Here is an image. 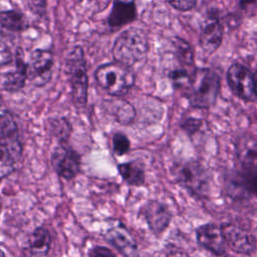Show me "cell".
Listing matches in <instances>:
<instances>
[{
  "mask_svg": "<svg viewBox=\"0 0 257 257\" xmlns=\"http://www.w3.org/2000/svg\"><path fill=\"white\" fill-rule=\"evenodd\" d=\"M172 7L181 10L189 11L193 9L197 3V0H166Z\"/></svg>",
  "mask_w": 257,
  "mask_h": 257,
  "instance_id": "cell-31",
  "label": "cell"
},
{
  "mask_svg": "<svg viewBox=\"0 0 257 257\" xmlns=\"http://www.w3.org/2000/svg\"><path fill=\"white\" fill-rule=\"evenodd\" d=\"M30 11L36 15H43L46 10V0H26Z\"/></svg>",
  "mask_w": 257,
  "mask_h": 257,
  "instance_id": "cell-32",
  "label": "cell"
},
{
  "mask_svg": "<svg viewBox=\"0 0 257 257\" xmlns=\"http://www.w3.org/2000/svg\"><path fill=\"white\" fill-rule=\"evenodd\" d=\"M51 165L60 177L70 180L79 172L80 158L68 145L60 143L53 150L51 155Z\"/></svg>",
  "mask_w": 257,
  "mask_h": 257,
  "instance_id": "cell-7",
  "label": "cell"
},
{
  "mask_svg": "<svg viewBox=\"0 0 257 257\" xmlns=\"http://www.w3.org/2000/svg\"><path fill=\"white\" fill-rule=\"evenodd\" d=\"M18 162L11 150L0 143V179L8 177L15 168V163Z\"/></svg>",
  "mask_w": 257,
  "mask_h": 257,
  "instance_id": "cell-23",
  "label": "cell"
},
{
  "mask_svg": "<svg viewBox=\"0 0 257 257\" xmlns=\"http://www.w3.org/2000/svg\"><path fill=\"white\" fill-rule=\"evenodd\" d=\"M52 134L57 138L60 139V143H65L69 138L71 126L69 122L64 118L53 119L50 121Z\"/></svg>",
  "mask_w": 257,
  "mask_h": 257,
  "instance_id": "cell-25",
  "label": "cell"
},
{
  "mask_svg": "<svg viewBox=\"0 0 257 257\" xmlns=\"http://www.w3.org/2000/svg\"><path fill=\"white\" fill-rule=\"evenodd\" d=\"M0 22L6 29L14 31H20L26 26L24 15L15 10L0 12Z\"/></svg>",
  "mask_w": 257,
  "mask_h": 257,
  "instance_id": "cell-22",
  "label": "cell"
},
{
  "mask_svg": "<svg viewBox=\"0 0 257 257\" xmlns=\"http://www.w3.org/2000/svg\"><path fill=\"white\" fill-rule=\"evenodd\" d=\"M53 54L50 50L36 49L30 55L27 63L28 79L36 85L42 86L47 83L52 74Z\"/></svg>",
  "mask_w": 257,
  "mask_h": 257,
  "instance_id": "cell-8",
  "label": "cell"
},
{
  "mask_svg": "<svg viewBox=\"0 0 257 257\" xmlns=\"http://www.w3.org/2000/svg\"><path fill=\"white\" fill-rule=\"evenodd\" d=\"M5 254H4V252H2L1 250H0V256H4Z\"/></svg>",
  "mask_w": 257,
  "mask_h": 257,
  "instance_id": "cell-36",
  "label": "cell"
},
{
  "mask_svg": "<svg viewBox=\"0 0 257 257\" xmlns=\"http://www.w3.org/2000/svg\"><path fill=\"white\" fill-rule=\"evenodd\" d=\"M104 237L121 254L126 256L137 254V244L131 233L122 224L115 223L108 227L104 233Z\"/></svg>",
  "mask_w": 257,
  "mask_h": 257,
  "instance_id": "cell-13",
  "label": "cell"
},
{
  "mask_svg": "<svg viewBox=\"0 0 257 257\" xmlns=\"http://www.w3.org/2000/svg\"><path fill=\"white\" fill-rule=\"evenodd\" d=\"M201 125H202L201 119L195 118V117H187L186 119L183 120L181 127L188 136H193L200 130Z\"/></svg>",
  "mask_w": 257,
  "mask_h": 257,
  "instance_id": "cell-30",
  "label": "cell"
},
{
  "mask_svg": "<svg viewBox=\"0 0 257 257\" xmlns=\"http://www.w3.org/2000/svg\"><path fill=\"white\" fill-rule=\"evenodd\" d=\"M136 17L137 8L134 1L124 2L121 0H114L107 17V23L110 27L118 28L133 22Z\"/></svg>",
  "mask_w": 257,
  "mask_h": 257,
  "instance_id": "cell-15",
  "label": "cell"
},
{
  "mask_svg": "<svg viewBox=\"0 0 257 257\" xmlns=\"http://www.w3.org/2000/svg\"><path fill=\"white\" fill-rule=\"evenodd\" d=\"M94 76L97 83L114 96L125 94L135 82L130 67L117 61L99 66L95 70Z\"/></svg>",
  "mask_w": 257,
  "mask_h": 257,
  "instance_id": "cell-4",
  "label": "cell"
},
{
  "mask_svg": "<svg viewBox=\"0 0 257 257\" xmlns=\"http://www.w3.org/2000/svg\"><path fill=\"white\" fill-rule=\"evenodd\" d=\"M224 28L219 18L210 14L202 25L199 36V44L204 52L208 54L214 53L221 45L223 40Z\"/></svg>",
  "mask_w": 257,
  "mask_h": 257,
  "instance_id": "cell-12",
  "label": "cell"
},
{
  "mask_svg": "<svg viewBox=\"0 0 257 257\" xmlns=\"http://www.w3.org/2000/svg\"><path fill=\"white\" fill-rule=\"evenodd\" d=\"M4 29L6 28L0 22V68L12 61V51Z\"/></svg>",
  "mask_w": 257,
  "mask_h": 257,
  "instance_id": "cell-26",
  "label": "cell"
},
{
  "mask_svg": "<svg viewBox=\"0 0 257 257\" xmlns=\"http://www.w3.org/2000/svg\"><path fill=\"white\" fill-rule=\"evenodd\" d=\"M118 172L121 178L133 186H141L145 182V173L142 166L136 162L123 163L118 166Z\"/></svg>",
  "mask_w": 257,
  "mask_h": 257,
  "instance_id": "cell-20",
  "label": "cell"
},
{
  "mask_svg": "<svg viewBox=\"0 0 257 257\" xmlns=\"http://www.w3.org/2000/svg\"><path fill=\"white\" fill-rule=\"evenodd\" d=\"M173 45L175 48V52L178 60L182 65L192 67L194 65V49L185 39L181 37H175L173 40Z\"/></svg>",
  "mask_w": 257,
  "mask_h": 257,
  "instance_id": "cell-21",
  "label": "cell"
},
{
  "mask_svg": "<svg viewBox=\"0 0 257 257\" xmlns=\"http://www.w3.org/2000/svg\"><path fill=\"white\" fill-rule=\"evenodd\" d=\"M110 1L111 0H80V4L89 12L96 14L105 10Z\"/></svg>",
  "mask_w": 257,
  "mask_h": 257,
  "instance_id": "cell-29",
  "label": "cell"
},
{
  "mask_svg": "<svg viewBox=\"0 0 257 257\" xmlns=\"http://www.w3.org/2000/svg\"><path fill=\"white\" fill-rule=\"evenodd\" d=\"M130 141L127 139V137L121 133H117L113 136L112 139V147H113V151L116 155L118 156H122L124 154H126L130 150Z\"/></svg>",
  "mask_w": 257,
  "mask_h": 257,
  "instance_id": "cell-28",
  "label": "cell"
},
{
  "mask_svg": "<svg viewBox=\"0 0 257 257\" xmlns=\"http://www.w3.org/2000/svg\"><path fill=\"white\" fill-rule=\"evenodd\" d=\"M140 213L151 231L156 235H161L169 227L172 220V213L169 208L159 201H149L142 207Z\"/></svg>",
  "mask_w": 257,
  "mask_h": 257,
  "instance_id": "cell-11",
  "label": "cell"
},
{
  "mask_svg": "<svg viewBox=\"0 0 257 257\" xmlns=\"http://www.w3.org/2000/svg\"><path fill=\"white\" fill-rule=\"evenodd\" d=\"M15 68L5 76L3 86L8 91H16L23 87L26 79L28 78V67L27 63L24 61L23 52L21 49L16 51V61Z\"/></svg>",
  "mask_w": 257,
  "mask_h": 257,
  "instance_id": "cell-17",
  "label": "cell"
},
{
  "mask_svg": "<svg viewBox=\"0 0 257 257\" xmlns=\"http://www.w3.org/2000/svg\"><path fill=\"white\" fill-rule=\"evenodd\" d=\"M227 247L238 254L251 255L257 249L255 237L247 230L232 224L222 226Z\"/></svg>",
  "mask_w": 257,
  "mask_h": 257,
  "instance_id": "cell-9",
  "label": "cell"
},
{
  "mask_svg": "<svg viewBox=\"0 0 257 257\" xmlns=\"http://www.w3.org/2000/svg\"><path fill=\"white\" fill-rule=\"evenodd\" d=\"M197 242L200 246L214 255H224L227 244L222 226L214 223H207L200 226L196 231Z\"/></svg>",
  "mask_w": 257,
  "mask_h": 257,
  "instance_id": "cell-10",
  "label": "cell"
},
{
  "mask_svg": "<svg viewBox=\"0 0 257 257\" xmlns=\"http://www.w3.org/2000/svg\"><path fill=\"white\" fill-rule=\"evenodd\" d=\"M91 256H113V253L105 247H94L90 252Z\"/></svg>",
  "mask_w": 257,
  "mask_h": 257,
  "instance_id": "cell-33",
  "label": "cell"
},
{
  "mask_svg": "<svg viewBox=\"0 0 257 257\" xmlns=\"http://www.w3.org/2000/svg\"><path fill=\"white\" fill-rule=\"evenodd\" d=\"M149 51V40L146 32L137 27L122 31L114 41L112 54L115 61L132 67L142 61Z\"/></svg>",
  "mask_w": 257,
  "mask_h": 257,
  "instance_id": "cell-2",
  "label": "cell"
},
{
  "mask_svg": "<svg viewBox=\"0 0 257 257\" xmlns=\"http://www.w3.org/2000/svg\"><path fill=\"white\" fill-rule=\"evenodd\" d=\"M193 69V68H192ZM192 69H186V68H180V69H175L173 71L170 72V78L172 80V82L174 83V85L177 88H182L185 89V87L187 86L189 79H190V75L192 72Z\"/></svg>",
  "mask_w": 257,
  "mask_h": 257,
  "instance_id": "cell-27",
  "label": "cell"
},
{
  "mask_svg": "<svg viewBox=\"0 0 257 257\" xmlns=\"http://www.w3.org/2000/svg\"><path fill=\"white\" fill-rule=\"evenodd\" d=\"M234 183L242 192L257 198V163H240Z\"/></svg>",
  "mask_w": 257,
  "mask_h": 257,
  "instance_id": "cell-16",
  "label": "cell"
},
{
  "mask_svg": "<svg viewBox=\"0 0 257 257\" xmlns=\"http://www.w3.org/2000/svg\"><path fill=\"white\" fill-rule=\"evenodd\" d=\"M116 105H113L114 107V116L118 122L121 123H130L135 118V109L134 107L126 101H117Z\"/></svg>",
  "mask_w": 257,
  "mask_h": 257,
  "instance_id": "cell-24",
  "label": "cell"
},
{
  "mask_svg": "<svg viewBox=\"0 0 257 257\" xmlns=\"http://www.w3.org/2000/svg\"><path fill=\"white\" fill-rule=\"evenodd\" d=\"M227 83L232 92L246 101H253L257 97V84L250 69L240 63H233L226 73Z\"/></svg>",
  "mask_w": 257,
  "mask_h": 257,
  "instance_id": "cell-6",
  "label": "cell"
},
{
  "mask_svg": "<svg viewBox=\"0 0 257 257\" xmlns=\"http://www.w3.org/2000/svg\"><path fill=\"white\" fill-rule=\"evenodd\" d=\"M66 70L69 77L73 103L77 107H83L87 101L88 77L83 50L80 46H75L68 53Z\"/></svg>",
  "mask_w": 257,
  "mask_h": 257,
  "instance_id": "cell-3",
  "label": "cell"
},
{
  "mask_svg": "<svg viewBox=\"0 0 257 257\" xmlns=\"http://www.w3.org/2000/svg\"><path fill=\"white\" fill-rule=\"evenodd\" d=\"M239 163H257V141L251 137H242L236 145Z\"/></svg>",
  "mask_w": 257,
  "mask_h": 257,
  "instance_id": "cell-19",
  "label": "cell"
},
{
  "mask_svg": "<svg viewBox=\"0 0 257 257\" xmlns=\"http://www.w3.org/2000/svg\"><path fill=\"white\" fill-rule=\"evenodd\" d=\"M221 87V78L217 71L201 67L193 68L185 95L194 107L209 108L217 101Z\"/></svg>",
  "mask_w": 257,
  "mask_h": 257,
  "instance_id": "cell-1",
  "label": "cell"
},
{
  "mask_svg": "<svg viewBox=\"0 0 257 257\" xmlns=\"http://www.w3.org/2000/svg\"><path fill=\"white\" fill-rule=\"evenodd\" d=\"M253 75H254V78H255V81H256V84H257V69H256V71L253 73Z\"/></svg>",
  "mask_w": 257,
  "mask_h": 257,
  "instance_id": "cell-35",
  "label": "cell"
},
{
  "mask_svg": "<svg viewBox=\"0 0 257 257\" xmlns=\"http://www.w3.org/2000/svg\"><path fill=\"white\" fill-rule=\"evenodd\" d=\"M176 181L190 193L204 196L210 187V178L206 169L197 161H188L175 166Z\"/></svg>",
  "mask_w": 257,
  "mask_h": 257,
  "instance_id": "cell-5",
  "label": "cell"
},
{
  "mask_svg": "<svg viewBox=\"0 0 257 257\" xmlns=\"http://www.w3.org/2000/svg\"><path fill=\"white\" fill-rule=\"evenodd\" d=\"M255 2H256V0H239V6H240V8L245 9V8H247L250 4H253V3H255Z\"/></svg>",
  "mask_w": 257,
  "mask_h": 257,
  "instance_id": "cell-34",
  "label": "cell"
},
{
  "mask_svg": "<svg viewBox=\"0 0 257 257\" xmlns=\"http://www.w3.org/2000/svg\"><path fill=\"white\" fill-rule=\"evenodd\" d=\"M51 238L49 232L43 228H36L29 236L28 250L30 255L33 256H44L50 249Z\"/></svg>",
  "mask_w": 257,
  "mask_h": 257,
  "instance_id": "cell-18",
  "label": "cell"
},
{
  "mask_svg": "<svg viewBox=\"0 0 257 257\" xmlns=\"http://www.w3.org/2000/svg\"><path fill=\"white\" fill-rule=\"evenodd\" d=\"M0 143L7 146L19 161L22 153L19 132L13 116L9 112L0 113Z\"/></svg>",
  "mask_w": 257,
  "mask_h": 257,
  "instance_id": "cell-14",
  "label": "cell"
}]
</instances>
